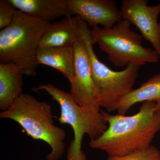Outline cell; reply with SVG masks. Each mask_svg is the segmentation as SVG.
<instances>
[{
    "instance_id": "9",
    "label": "cell",
    "mask_w": 160,
    "mask_h": 160,
    "mask_svg": "<svg viewBox=\"0 0 160 160\" xmlns=\"http://www.w3.org/2000/svg\"><path fill=\"white\" fill-rule=\"evenodd\" d=\"M72 14L92 27L110 28L122 20L117 3L113 0H67Z\"/></svg>"
},
{
    "instance_id": "4",
    "label": "cell",
    "mask_w": 160,
    "mask_h": 160,
    "mask_svg": "<svg viewBox=\"0 0 160 160\" xmlns=\"http://www.w3.org/2000/svg\"><path fill=\"white\" fill-rule=\"evenodd\" d=\"M131 25L129 21L122 19L110 28H92L90 30L92 43L98 45L115 67L129 64L140 67L157 63L160 55L155 49L143 46L142 36L132 29Z\"/></svg>"
},
{
    "instance_id": "2",
    "label": "cell",
    "mask_w": 160,
    "mask_h": 160,
    "mask_svg": "<svg viewBox=\"0 0 160 160\" xmlns=\"http://www.w3.org/2000/svg\"><path fill=\"white\" fill-rule=\"evenodd\" d=\"M50 22L17 10L11 25L0 31V63L13 64L25 75H36L35 56Z\"/></svg>"
},
{
    "instance_id": "7",
    "label": "cell",
    "mask_w": 160,
    "mask_h": 160,
    "mask_svg": "<svg viewBox=\"0 0 160 160\" xmlns=\"http://www.w3.org/2000/svg\"><path fill=\"white\" fill-rule=\"evenodd\" d=\"M74 71L71 85L70 94L80 106L101 111L100 98L92 74L90 62L86 46L81 38L73 46Z\"/></svg>"
},
{
    "instance_id": "6",
    "label": "cell",
    "mask_w": 160,
    "mask_h": 160,
    "mask_svg": "<svg viewBox=\"0 0 160 160\" xmlns=\"http://www.w3.org/2000/svg\"><path fill=\"white\" fill-rule=\"evenodd\" d=\"M77 17L78 33L86 46L92 78L99 94L100 106L109 112L117 110L123 98L133 89L140 67L129 64L122 71H114L101 62L93 50L88 25Z\"/></svg>"
},
{
    "instance_id": "17",
    "label": "cell",
    "mask_w": 160,
    "mask_h": 160,
    "mask_svg": "<svg viewBox=\"0 0 160 160\" xmlns=\"http://www.w3.org/2000/svg\"></svg>"
},
{
    "instance_id": "1",
    "label": "cell",
    "mask_w": 160,
    "mask_h": 160,
    "mask_svg": "<svg viewBox=\"0 0 160 160\" xmlns=\"http://www.w3.org/2000/svg\"><path fill=\"white\" fill-rule=\"evenodd\" d=\"M101 112L108 128L98 138L90 140L89 145L105 151L109 157L148 148L160 131V105L153 102H144L137 113L132 116Z\"/></svg>"
},
{
    "instance_id": "10",
    "label": "cell",
    "mask_w": 160,
    "mask_h": 160,
    "mask_svg": "<svg viewBox=\"0 0 160 160\" xmlns=\"http://www.w3.org/2000/svg\"><path fill=\"white\" fill-rule=\"evenodd\" d=\"M17 10L25 14L50 21L72 16L67 0H9Z\"/></svg>"
},
{
    "instance_id": "8",
    "label": "cell",
    "mask_w": 160,
    "mask_h": 160,
    "mask_svg": "<svg viewBox=\"0 0 160 160\" xmlns=\"http://www.w3.org/2000/svg\"><path fill=\"white\" fill-rule=\"evenodd\" d=\"M120 10L122 19L134 25L160 56V4L150 6L147 0H123Z\"/></svg>"
},
{
    "instance_id": "14",
    "label": "cell",
    "mask_w": 160,
    "mask_h": 160,
    "mask_svg": "<svg viewBox=\"0 0 160 160\" xmlns=\"http://www.w3.org/2000/svg\"><path fill=\"white\" fill-rule=\"evenodd\" d=\"M152 102L160 105V72L149 78L138 89H132L120 102L118 113L125 115L136 103Z\"/></svg>"
},
{
    "instance_id": "12",
    "label": "cell",
    "mask_w": 160,
    "mask_h": 160,
    "mask_svg": "<svg viewBox=\"0 0 160 160\" xmlns=\"http://www.w3.org/2000/svg\"><path fill=\"white\" fill-rule=\"evenodd\" d=\"M24 75L19 66L0 63V109L2 111L8 110L22 94Z\"/></svg>"
},
{
    "instance_id": "5",
    "label": "cell",
    "mask_w": 160,
    "mask_h": 160,
    "mask_svg": "<svg viewBox=\"0 0 160 160\" xmlns=\"http://www.w3.org/2000/svg\"><path fill=\"white\" fill-rule=\"evenodd\" d=\"M33 91H46L56 101L61 108L58 121L61 124L71 126L74 139L68 149L67 160H86L82 149L83 137L88 135L90 140L98 138L108 128L107 123L101 111L80 106L70 93L57 88L52 84H43L32 89Z\"/></svg>"
},
{
    "instance_id": "3",
    "label": "cell",
    "mask_w": 160,
    "mask_h": 160,
    "mask_svg": "<svg viewBox=\"0 0 160 160\" xmlns=\"http://www.w3.org/2000/svg\"><path fill=\"white\" fill-rule=\"evenodd\" d=\"M53 118L49 103L27 93H22L8 110L0 113L1 119L13 120L32 138L47 143L51 149L47 160H59L65 152L66 132L54 125Z\"/></svg>"
},
{
    "instance_id": "13",
    "label": "cell",
    "mask_w": 160,
    "mask_h": 160,
    "mask_svg": "<svg viewBox=\"0 0 160 160\" xmlns=\"http://www.w3.org/2000/svg\"><path fill=\"white\" fill-rule=\"evenodd\" d=\"M37 65L42 64L61 72L69 80H72L74 71L73 47H39L35 56Z\"/></svg>"
},
{
    "instance_id": "11",
    "label": "cell",
    "mask_w": 160,
    "mask_h": 160,
    "mask_svg": "<svg viewBox=\"0 0 160 160\" xmlns=\"http://www.w3.org/2000/svg\"><path fill=\"white\" fill-rule=\"evenodd\" d=\"M79 38L77 16H70L50 24L40 41L39 47H73Z\"/></svg>"
},
{
    "instance_id": "15",
    "label": "cell",
    "mask_w": 160,
    "mask_h": 160,
    "mask_svg": "<svg viewBox=\"0 0 160 160\" xmlns=\"http://www.w3.org/2000/svg\"><path fill=\"white\" fill-rule=\"evenodd\" d=\"M107 160H160V151L151 145L148 148L121 156L109 157Z\"/></svg>"
},
{
    "instance_id": "16",
    "label": "cell",
    "mask_w": 160,
    "mask_h": 160,
    "mask_svg": "<svg viewBox=\"0 0 160 160\" xmlns=\"http://www.w3.org/2000/svg\"><path fill=\"white\" fill-rule=\"evenodd\" d=\"M17 9L9 0L0 1V29H3L11 25Z\"/></svg>"
}]
</instances>
